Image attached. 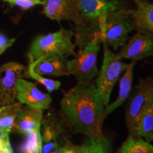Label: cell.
Listing matches in <instances>:
<instances>
[{"mask_svg":"<svg viewBox=\"0 0 153 153\" xmlns=\"http://www.w3.org/2000/svg\"><path fill=\"white\" fill-rule=\"evenodd\" d=\"M102 43L104 45V59L95 85L101 100L106 106L109 102L113 88L128 64L124 63L118 54L113 53L106 42L102 41Z\"/></svg>","mask_w":153,"mask_h":153,"instance_id":"obj_3","label":"cell"},{"mask_svg":"<svg viewBox=\"0 0 153 153\" xmlns=\"http://www.w3.org/2000/svg\"><path fill=\"white\" fill-rule=\"evenodd\" d=\"M131 11L121 10L108 12L104 28L99 32L100 41H104L108 46L116 51L127 42L128 34L134 29L131 19Z\"/></svg>","mask_w":153,"mask_h":153,"instance_id":"obj_4","label":"cell"},{"mask_svg":"<svg viewBox=\"0 0 153 153\" xmlns=\"http://www.w3.org/2000/svg\"><path fill=\"white\" fill-rule=\"evenodd\" d=\"M68 61L65 57L57 55H48L40 57L29 64L36 73L43 75L66 76L69 75Z\"/></svg>","mask_w":153,"mask_h":153,"instance_id":"obj_11","label":"cell"},{"mask_svg":"<svg viewBox=\"0 0 153 153\" xmlns=\"http://www.w3.org/2000/svg\"><path fill=\"white\" fill-rule=\"evenodd\" d=\"M105 106L95 82L77 83L63 94L61 117L63 123L74 133L83 134L89 140H106L101 130Z\"/></svg>","mask_w":153,"mask_h":153,"instance_id":"obj_1","label":"cell"},{"mask_svg":"<svg viewBox=\"0 0 153 153\" xmlns=\"http://www.w3.org/2000/svg\"><path fill=\"white\" fill-rule=\"evenodd\" d=\"M73 36L72 30L61 28L54 33L38 36L30 48L28 54L29 62L48 55L75 56V45L72 41Z\"/></svg>","mask_w":153,"mask_h":153,"instance_id":"obj_2","label":"cell"},{"mask_svg":"<svg viewBox=\"0 0 153 153\" xmlns=\"http://www.w3.org/2000/svg\"><path fill=\"white\" fill-rule=\"evenodd\" d=\"M145 1H150V0H145ZM152 1H153V0H152Z\"/></svg>","mask_w":153,"mask_h":153,"instance_id":"obj_29","label":"cell"},{"mask_svg":"<svg viewBox=\"0 0 153 153\" xmlns=\"http://www.w3.org/2000/svg\"><path fill=\"white\" fill-rule=\"evenodd\" d=\"M24 76L25 77H29L31 78V79H35L38 82L41 83L42 85H43L44 87L46 88V89L49 93L59 89L61 85V83L59 81L48 79V78L43 77L41 74L36 73V72L33 71V68H31L30 65H28L27 70L25 72Z\"/></svg>","mask_w":153,"mask_h":153,"instance_id":"obj_21","label":"cell"},{"mask_svg":"<svg viewBox=\"0 0 153 153\" xmlns=\"http://www.w3.org/2000/svg\"><path fill=\"white\" fill-rule=\"evenodd\" d=\"M22 108V104L20 102L7 105L4 109L0 112V129L8 133L14 130L16 117Z\"/></svg>","mask_w":153,"mask_h":153,"instance_id":"obj_19","label":"cell"},{"mask_svg":"<svg viewBox=\"0 0 153 153\" xmlns=\"http://www.w3.org/2000/svg\"><path fill=\"white\" fill-rule=\"evenodd\" d=\"M99 39H93L82 48L74 58L68 61L69 75L74 76L77 83L88 84L98 74L97 55L100 50Z\"/></svg>","mask_w":153,"mask_h":153,"instance_id":"obj_5","label":"cell"},{"mask_svg":"<svg viewBox=\"0 0 153 153\" xmlns=\"http://www.w3.org/2000/svg\"><path fill=\"white\" fill-rule=\"evenodd\" d=\"M16 98L22 104L42 110L48 109L52 101L49 94L42 92L35 84L22 78L17 83Z\"/></svg>","mask_w":153,"mask_h":153,"instance_id":"obj_10","label":"cell"},{"mask_svg":"<svg viewBox=\"0 0 153 153\" xmlns=\"http://www.w3.org/2000/svg\"><path fill=\"white\" fill-rule=\"evenodd\" d=\"M0 106H1V104H0Z\"/></svg>","mask_w":153,"mask_h":153,"instance_id":"obj_31","label":"cell"},{"mask_svg":"<svg viewBox=\"0 0 153 153\" xmlns=\"http://www.w3.org/2000/svg\"><path fill=\"white\" fill-rule=\"evenodd\" d=\"M85 152V145H76L71 142L65 140V143L62 146L56 147L50 153H84Z\"/></svg>","mask_w":153,"mask_h":153,"instance_id":"obj_22","label":"cell"},{"mask_svg":"<svg viewBox=\"0 0 153 153\" xmlns=\"http://www.w3.org/2000/svg\"><path fill=\"white\" fill-rule=\"evenodd\" d=\"M9 133L0 129V147L7 141L9 140Z\"/></svg>","mask_w":153,"mask_h":153,"instance_id":"obj_25","label":"cell"},{"mask_svg":"<svg viewBox=\"0 0 153 153\" xmlns=\"http://www.w3.org/2000/svg\"><path fill=\"white\" fill-rule=\"evenodd\" d=\"M43 13L49 19L59 22L71 21L76 24L79 32L85 30L88 25L78 0H45Z\"/></svg>","mask_w":153,"mask_h":153,"instance_id":"obj_7","label":"cell"},{"mask_svg":"<svg viewBox=\"0 0 153 153\" xmlns=\"http://www.w3.org/2000/svg\"><path fill=\"white\" fill-rule=\"evenodd\" d=\"M43 123V135H41L42 141H43V153H50L56 147L58 146L57 140L61 134L65 132L62 124L52 115L45 118Z\"/></svg>","mask_w":153,"mask_h":153,"instance_id":"obj_16","label":"cell"},{"mask_svg":"<svg viewBox=\"0 0 153 153\" xmlns=\"http://www.w3.org/2000/svg\"><path fill=\"white\" fill-rule=\"evenodd\" d=\"M10 3L11 4L16 6L23 10H27L38 4H44L45 0H4Z\"/></svg>","mask_w":153,"mask_h":153,"instance_id":"obj_23","label":"cell"},{"mask_svg":"<svg viewBox=\"0 0 153 153\" xmlns=\"http://www.w3.org/2000/svg\"><path fill=\"white\" fill-rule=\"evenodd\" d=\"M6 106H0V112L2 111L6 108Z\"/></svg>","mask_w":153,"mask_h":153,"instance_id":"obj_26","label":"cell"},{"mask_svg":"<svg viewBox=\"0 0 153 153\" xmlns=\"http://www.w3.org/2000/svg\"><path fill=\"white\" fill-rule=\"evenodd\" d=\"M1 68H0V80H1Z\"/></svg>","mask_w":153,"mask_h":153,"instance_id":"obj_28","label":"cell"},{"mask_svg":"<svg viewBox=\"0 0 153 153\" xmlns=\"http://www.w3.org/2000/svg\"><path fill=\"white\" fill-rule=\"evenodd\" d=\"M135 135L148 142L153 140V99L147 105L137 122Z\"/></svg>","mask_w":153,"mask_h":153,"instance_id":"obj_17","label":"cell"},{"mask_svg":"<svg viewBox=\"0 0 153 153\" xmlns=\"http://www.w3.org/2000/svg\"><path fill=\"white\" fill-rule=\"evenodd\" d=\"M111 1H117V0H111Z\"/></svg>","mask_w":153,"mask_h":153,"instance_id":"obj_30","label":"cell"},{"mask_svg":"<svg viewBox=\"0 0 153 153\" xmlns=\"http://www.w3.org/2000/svg\"><path fill=\"white\" fill-rule=\"evenodd\" d=\"M126 111V123L129 134L135 135L139 118L153 99V74L140 79L129 96Z\"/></svg>","mask_w":153,"mask_h":153,"instance_id":"obj_6","label":"cell"},{"mask_svg":"<svg viewBox=\"0 0 153 153\" xmlns=\"http://www.w3.org/2000/svg\"><path fill=\"white\" fill-rule=\"evenodd\" d=\"M15 41V38L9 39L4 34L0 33V55L2 54L7 48L12 45Z\"/></svg>","mask_w":153,"mask_h":153,"instance_id":"obj_24","label":"cell"},{"mask_svg":"<svg viewBox=\"0 0 153 153\" xmlns=\"http://www.w3.org/2000/svg\"><path fill=\"white\" fill-rule=\"evenodd\" d=\"M1 70L4 74L0 80V104L1 106H7L15 103L17 83L26 70L19 63L8 62L1 67Z\"/></svg>","mask_w":153,"mask_h":153,"instance_id":"obj_8","label":"cell"},{"mask_svg":"<svg viewBox=\"0 0 153 153\" xmlns=\"http://www.w3.org/2000/svg\"><path fill=\"white\" fill-rule=\"evenodd\" d=\"M118 55L120 58L134 62L144 60L153 55V39L147 34L137 31L122 47Z\"/></svg>","mask_w":153,"mask_h":153,"instance_id":"obj_9","label":"cell"},{"mask_svg":"<svg viewBox=\"0 0 153 153\" xmlns=\"http://www.w3.org/2000/svg\"><path fill=\"white\" fill-rule=\"evenodd\" d=\"M85 20L98 22V19L109 11L116 10V1L111 0H78Z\"/></svg>","mask_w":153,"mask_h":153,"instance_id":"obj_15","label":"cell"},{"mask_svg":"<svg viewBox=\"0 0 153 153\" xmlns=\"http://www.w3.org/2000/svg\"><path fill=\"white\" fill-rule=\"evenodd\" d=\"M43 120V110L28 106H22L19 111L14 131L24 134L32 131H41Z\"/></svg>","mask_w":153,"mask_h":153,"instance_id":"obj_13","label":"cell"},{"mask_svg":"<svg viewBox=\"0 0 153 153\" xmlns=\"http://www.w3.org/2000/svg\"><path fill=\"white\" fill-rule=\"evenodd\" d=\"M117 153H153V145L143 137L129 134Z\"/></svg>","mask_w":153,"mask_h":153,"instance_id":"obj_18","label":"cell"},{"mask_svg":"<svg viewBox=\"0 0 153 153\" xmlns=\"http://www.w3.org/2000/svg\"><path fill=\"white\" fill-rule=\"evenodd\" d=\"M26 140L22 145L23 153H43V141L41 131H32L26 134Z\"/></svg>","mask_w":153,"mask_h":153,"instance_id":"obj_20","label":"cell"},{"mask_svg":"<svg viewBox=\"0 0 153 153\" xmlns=\"http://www.w3.org/2000/svg\"><path fill=\"white\" fill-rule=\"evenodd\" d=\"M136 62H133L128 65L127 68L123 72V75L119 81V90L117 99L111 104L105 106L102 115V119L104 121L105 118L108 114L112 113L116 108L125 102L126 99H128L132 91V85L133 79V68Z\"/></svg>","mask_w":153,"mask_h":153,"instance_id":"obj_14","label":"cell"},{"mask_svg":"<svg viewBox=\"0 0 153 153\" xmlns=\"http://www.w3.org/2000/svg\"><path fill=\"white\" fill-rule=\"evenodd\" d=\"M7 153H14L13 152V150H12V148H10L9 149V150L7 151Z\"/></svg>","mask_w":153,"mask_h":153,"instance_id":"obj_27","label":"cell"},{"mask_svg":"<svg viewBox=\"0 0 153 153\" xmlns=\"http://www.w3.org/2000/svg\"><path fill=\"white\" fill-rule=\"evenodd\" d=\"M135 2L137 7L131 14L134 28L153 39V4L145 0H135Z\"/></svg>","mask_w":153,"mask_h":153,"instance_id":"obj_12","label":"cell"}]
</instances>
